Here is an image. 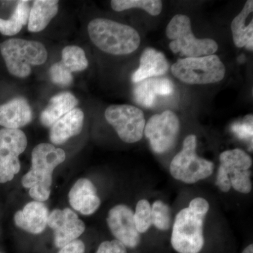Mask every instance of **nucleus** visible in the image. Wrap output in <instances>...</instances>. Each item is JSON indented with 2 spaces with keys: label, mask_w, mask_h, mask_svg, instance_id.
Returning <instances> with one entry per match:
<instances>
[{
  "label": "nucleus",
  "mask_w": 253,
  "mask_h": 253,
  "mask_svg": "<svg viewBox=\"0 0 253 253\" xmlns=\"http://www.w3.org/2000/svg\"><path fill=\"white\" fill-rule=\"evenodd\" d=\"M28 145L26 134L21 129H0V183L9 182L20 172V155Z\"/></svg>",
  "instance_id": "nucleus-9"
},
{
  "label": "nucleus",
  "mask_w": 253,
  "mask_h": 253,
  "mask_svg": "<svg viewBox=\"0 0 253 253\" xmlns=\"http://www.w3.org/2000/svg\"><path fill=\"white\" fill-rule=\"evenodd\" d=\"M108 226L115 239L126 249H135L141 244V234L136 229L134 212L125 204L116 205L110 210L106 218Z\"/></svg>",
  "instance_id": "nucleus-11"
},
{
  "label": "nucleus",
  "mask_w": 253,
  "mask_h": 253,
  "mask_svg": "<svg viewBox=\"0 0 253 253\" xmlns=\"http://www.w3.org/2000/svg\"><path fill=\"white\" fill-rule=\"evenodd\" d=\"M168 68L169 63L165 55L153 48L147 47L141 54L140 65L133 73L131 81L138 83L148 78L163 76Z\"/></svg>",
  "instance_id": "nucleus-18"
},
{
  "label": "nucleus",
  "mask_w": 253,
  "mask_h": 253,
  "mask_svg": "<svg viewBox=\"0 0 253 253\" xmlns=\"http://www.w3.org/2000/svg\"><path fill=\"white\" fill-rule=\"evenodd\" d=\"M251 171L238 170L229 174L231 188L241 194H248L252 191Z\"/></svg>",
  "instance_id": "nucleus-28"
},
{
  "label": "nucleus",
  "mask_w": 253,
  "mask_h": 253,
  "mask_svg": "<svg viewBox=\"0 0 253 253\" xmlns=\"http://www.w3.org/2000/svg\"><path fill=\"white\" fill-rule=\"evenodd\" d=\"M71 207L83 215H91L99 209L101 199L96 186L89 179H78L68 193Z\"/></svg>",
  "instance_id": "nucleus-14"
},
{
  "label": "nucleus",
  "mask_w": 253,
  "mask_h": 253,
  "mask_svg": "<svg viewBox=\"0 0 253 253\" xmlns=\"http://www.w3.org/2000/svg\"><path fill=\"white\" fill-rule=\"evenodd\" d=\"M206 215L189 206L176 214L170 238L171 246L176 253H201L206 244L204 222Z\"/></svg>",
  "instance_id": "nucleus-4"
},
{
  "label": "nucleus",
  "mask_w": 253,
  "mask_h": 253,
  "mask_svg": "<svg viewBox=\"0 0 253 253\" xmlns=\"http://www.w3.org/2000/svg\"><path fill=\"white\" fill-rule=\"evenodd\" d=\"M133 94L137 104L146 108L152 107L154 105L156 95H158L156 78H148L138 83L133 91Z\"/></svg>",
  "instance_id": "nucleus-25"
},
{
  "label": "nucleus",
  "mask_w": 253,
  "mask_h": 253,
  "mask_svg": "<svg viewBox=\"0 0 253 253\" xmlns=\"http://www.w3.org/2000/svg\"><path fill=\"white\" fill-rule=\"evenodd\" d=\"M179 127L177 116L168 110L150 118L145 125L144 133L153 151L161 154L172 147L179 134Z\"/></svg>",
  "instance_id": "nucleus-10"
},
{
  "label": "nucleus",
  "mask_w": 253,
  "mask_h": 253,
  "mask_svg": "<svg viewBox=\"0 0 253 253\" xmlns=\"http://www.w3.org/2000/svg\"><path fill=\"white\" fill-rule=\"evenodd\" d=\"M33 111L27 100L16 97L0 105V126L6 129H19L33 120Z\"/></svg>",
  "instance_id": "nucleus-16"
},
{
  "label": "nucleus",
  "mask_w": 253,
  "mask_h": 253,
  "mask_svg": "<svg viewBox=\"0 0 253 253\" xmlns=\"http://www.w3.org/2000/svg\"><path fill=\"white\" fill-rule=\"evenodd\" d=\"M47 225L54 231V245L59 249L77 240L85 231L84 221L70 208L51 211Z\"/></svg>",
  "instance_id": "nucleus-12"
},
{
  "label": "nucleus",
  "mask_w": 253,
  "mask_h": 253,
  "mask_svg": "<svg viewBox=\"0 0 253 253\" xmlns=\"http://www.w3.org/2000/svg\"><path fill=\"white\" fill-rule=\"evenodd\" d=\"M96 253H128L127 249L118 240L105 241L101 243Z\"/></svg>",
  "instance_id": "nucleus-30"
},
{
  "label": "nucleus",
  "mask_w": 253,
  "mask_h": 253,
  "mask_svg": "<svg viewBox=\"0 0 253 253\" xmlns=\"http://www.w3.org/2000/svg\"><path fill=\"white\" fill-rule=\"evenodd\" d=\"M134 220L139 234H145L149 230L153 224L151 205L149 201L141 199L138 201L134 212Z\"/></svg>",
  "instance_id": "nucleus-27"
},
{
  "label": "nucleus",
  "mask_w": 253,
  "mask_h": 253,
  "mask_svg": "<svg viewBox=\"0 0 253 253\" xmlns=\"http://www.w3.org/2000/svg\"><path fill=\"white\" fill-rule=\"evenodd\" d=\"M66 153L54 145L42 143L32 151L31 169L21 179L34 201L44 202L49 199L55 168L64 162Z\"/></svg>",
  "instance_id": "nucleus-1"
},
{
  "label": "nucleus",
  "mask_w": 253,
  "mask_h": 253,
  "mask_svg": "<svg viewBox=\"0 0 253 253\" xmlns=\"http://www.w3.org/2000/svg\"><path fill=\"white\" fill-rule=\"evenodd\" d=\"M166 36L170 40L169 49L186 58H197L214 54L218 49L215 41L210 38L198 39L193 34L191 20L184 14L175 15L168 23Z\"/></svg>",
  "instance_id": "nucleus-5"
},
{
  "label": "nucleus",
  "mask_w": 253,
  "mask_h": 253,
  "mask_svg": "<svg viewBox=\"0 0 253 253\" xmlns=\"http://www.w3.org/2000/svg\"><path fill=\"white\" fill-rule=\"evenodd\" d=\"M78 101L71 92H61L49 100L46 109L42 112L41 122L43 126L51 127L63 116L74 109Z\"/></svg>",
  "instance_id": "nucleus-20"
},
{
  "label": "nucleus",
  "mask_w": 253,
  "mask_h": 253,
  "mask_svg": "<svg viewBox=\"0 0 253 253\" xmlns=\"http://www.w3.org/2000/svg\"><path fill=\"white\" fill-rule=\"evenodd\" d=\"M49 214V210L44 203L31 201L15 213L14 223L19 229L38 235L45 230Z\"/></svg>",
  "instance_id": "nucleus-15"
},
{
  "label": "nucleus",
  "mask_w": 253,
  "mask_h": 253,
  "mask_svg": "<svg viewBox=\"0 0 253 253\" xmlns=\"http://www.w3.org/2000/svg\"><path fill=\"white\" fill-rule=\"evenodd\" d=\"M111 7L116 11L139 8L145 10L151 16H158L162 11V1L159 0H113Z\"/></svg>",
  "instance_id": "nucleus-23"
},
{
  "label": "nucleus",
  "mask_w": 253,
  "mask_h": 253,
  "mask_svg": "<svg viewBox=\"0 0 253 253\" xmlns=\"http://www.w3.org/2000/svg\"><path fill=\"white\" fill-rule=\"evenodd\" d=\"M241 253H253V244H249V246H246Z\"/></svg>",
  "instance_id": "nucleus-34"
},
{
  "label": "nucleus",
  "mask_w": 253,
  "mask_h": 253,
  "mask_svg": "<svg viewBox=\"0 0 253 253\" xmlns=\"http://www.w3.org/2000/svg\"></svg>",
  "instance_id": "nucleus-35"
},
{
  "label": "nucleus",
  "mask_w": 253,
  "mask_h": 253,
  "mask_svg": "<svg viewBox=\"0 0 253 253\" xmlns=\"http://www.w3.org/2000/svg\"><path fill=\"white\" fill-rule=\"evenodd\" d=\"M58 253H85V245L81 240H75L60 249Z\"/></svg>",
  "instance_id": "nucleus-33"
},
{
  "label": "nucleus",
  "mask_w": 253,
  "mask_h": 253,
  "mask_svg": "<svg viewBox=\"0 0 253 253\" xmlns=\"http://www.w3.org/2000/svg\"><path fill=\"white\" fill-rule=\"evenodd\" d=\"M216 185L221 191L228 193L231 189L229 175L237 170H249L253 166L252 158L244 150H227L219 156Z\"/></svg>",
  "instance_id": "nucleus-13"
},
{
  "label": "nucleus",
  "mask_w": 253,
  "mask_h": 253,
  "mask_svg": "<svg viewBox=\"0 0 253 253\" xmlns=\"http://www.w3.org/2000/svg\"><path fill=\"white\" fill-rule=\"evenodd\" d=\"M0 51L10 74L27 78L31 66L45 63L48 54L45 46L38 41L11 38L0 44Z\"/></svg>",
  "instance_id": "nucleus-3"
},
{
  "label": "nucleus",
  "mask_w": 253,
  "mask_h": 253,
  "mask_svg": "<svg viewBox=\"0 0 253 253\" xmlns=\"http://www.w3.org/2000/svg\"><path fill=\"white\" fill-rule=\"evenodd\" d=\"M253 1H246L244 9L231 23L233 41L237 47L253 49V19L247 23L248 18L253 16Z\"/></svg>",
  "instance_id": "nucleus-19"
},
{
  "label": "nucleus",
  "mask_w": 253,
  "mask_h": 253,
  "mask_svg": "<svg viewBox=\"0 0 253 253\" xmlns=\"http://www.w3.org/2000/svg\"><path fill=\"white\" fill-rule=\"evenodd\" d=\"M28 2L29 1L23 0L18 1L14 13L9 19L0 18V33L4 36H15L27 24L30 14Z\"/></svg>",
  "instance_id": "nucleus-22"
},
{
  "label": "nucleus",
  "mask_w": 253,
  "mask_h": 253,
  "mask_svg": "<svg viewBox=\"0 0 253 253\" xmlns=\"http://www.w3.org/2000/svg\"><path fill=\"white\" fill-rule=\"evenodd\" d=\"M87 29L93 44L108 54H131L140 45V36L135 29L112 20L95 18Z\"/></svg>",
  "instance_id": "nucleus-2"
},
{
  "label": "nucleus",
  "mask_w": 253,
  "mask_h": 253,
  "mask_svg": "<svg viewBox=\"0 0 253 253\" xmlns=\"http://www.w3.org/2000/svg\"><path fill=\"white\" fill-rule=\"evenodd\" d=\"M71 73L81 72L88 67L84 50L78 46H67L63 49L61 61Z\"/></svg>",
  "instance_id": "nucleus-24"
},
{
  "label": "nucleus",
  "mask_w": 253,
  "mask_h": 253,
  "mask_svg": "<svg viewBox=\"0 0 253 253\" xmlns=\"http://www.w3.org/2000/svg\"><path fill=\"white\" fill-rule=\"evenodd\" d=\"M196 146L197 137L190 134L184 139L182 149L173 158L169 165V173L176 180L193 184L212 175L214 163L198 156Z\"/></svg>",
  "instance_id": "nucleus-6"
},
{
  "label": "nucleus",
  "mask_w": 253,
  "mask_h": 253,
  "mask_svg": "<svg viewBox=\"0 0 253 253\" xmlns=\"http://www.w3.org/2000/svg\"><path fill=\"white\" fill-rule=\"evenodd\" d=\"M156 87L158 95L162 96L172 94L174 89L172 82L165 78H156Z\"/></svg>",
  "instance_id": "nucleus-32"
},
{
  "label": "nucleus",
  "mask_w": 253,
  "mask_h": 253,
  "mask_svg": "<svg viewBox=\"0 0 253 253\" xmlns=\"http://www.w3.org/2000/svg\"><path fill=\"white\" fill-rule=\"evenodd\" d=\"M174 77L189 84H207L222 81L226 68L215 54L178 60L171 68Z\"/></svg>",
  "instance_id": "nucleus-7"
},
{
  "label": "nucleus",
  "mask_w": 253,
  "mask_h": 253,
  "mask_svg": "<svg viewBox=\"0 0 253 253\" xmlns=\"http://www.w3.org/2000/svg\"><path fill=\"white\" fill-rule=\"evenodd\" d=\"M84 115L80 109L71 110L50 128L49 139L55 145L66 143L73 136L81 134Z\"/></svg>",
  "instance_id": "nucleus-17"
},
{
  "label": "nucleus",
  "mask_w": 253,
  "mask_h": 253,
  "mask_svg": "<svg viewBox=\"0 0 253 253\" xmlns=\"http://www.w3.org/2000/svg\"><path fill=\"white\" fill-rule=\"evenodd\" d=\"M59 11V1L36 0L30 10L28 31L38 33L45 29Z\"/></svg>",
  "instance_id": "nucleus-21"
},
{
  "label": "nucleus",
  "mask_w": 253,
  "mask_h": 253,
  "mask_svg": "<svg viewBox=\"0 0 253 253\" xmlns=\"http://www.w3.org/2000/svg\"><path fill=\"white\" fill-rule=\"evenodd\" d=\"M49 77L53 83L61 86L71 85L73 81L72 73L60 61L54 63L49 69Z\"/></svg>",
  "instance_id": "nucleus-29"
},
{
  "label": "nucleus",
  "mask_w": 253,
  "mask_h": 253,
  "mask_svg": "<svg viewBox=\"0 0 253 253\" xmlns=\"http://www.w3.org/2000/svg\"><path fill=\"white\" fill-rule=\"evenodd\" d=\"M153 225L161 231H166L172 225V211L169 206L161 200L151 205Z\"/></svg>",
  "instance_id": "nucleus-26"
},
{
  "label": "nucleus",
  "mask_w": 253,
  "mask_h": 253,
  "mask_svg": "<svg viewBox=\"0 0 253 253\" xmlns=\"http://www.w3.org/2000/svg\"><path fill=\"white\" fill-rule=\"evenodd\" d=\"M249 121L243 123H236L233 126L234 132L241 139L253 138V116L250 115Z\"/></svg>",
  "instance_id": "nucleus-31"
},
{
  "label": "nucleus",
  "mask_w": 253,
  "mask_h": 253,
  "mask_svg": "<svg viewBox=\"0 0 253 253\" xmlns=\"http://www.w3.org/2000/svg\"><path fill=\"white\" fill-rule=\"evenodd\" d=\"M105 118L124 142L133 144L142 139L146 120L142 111L135 106L112 105L105 111Z\"/></svg>",
  "instance_id": "nucleus-8"
}]
</instances>
